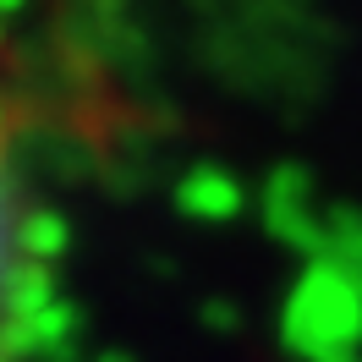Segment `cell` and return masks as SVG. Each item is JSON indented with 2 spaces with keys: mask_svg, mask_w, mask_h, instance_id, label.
<instances>
[{
  "mask_svg": "<svg viewBox=\"0 0 362 362\" xmlns=\"http://www.w3.org/2000/svg\"><path fill=\"white\" fill-rule=\"evenodd\" d=\"M39 318H45V247L28 170V115L0 83V362H28Z\"/></svg>",
  "mask_w": 362,
  "mask_h": 362,
  "instance_id": "6da1fadb",
  "label": "cell"
}]
</instances>
